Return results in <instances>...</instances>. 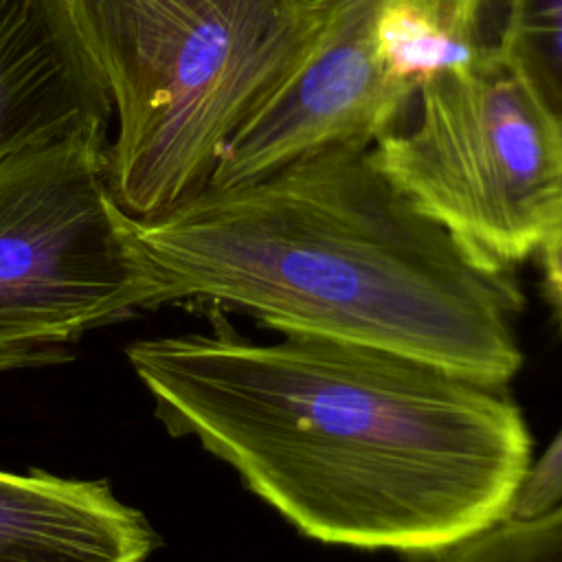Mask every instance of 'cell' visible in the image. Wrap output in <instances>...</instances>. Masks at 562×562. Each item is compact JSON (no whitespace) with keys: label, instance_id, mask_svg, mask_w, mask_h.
<instances>
[{"label":"cell","instance_id":"6da1fadb","mask_svg":"<svg viewBox=\"0 0 562 562\" xmlns=\"http://www.w3.org/2000/svg\"><path fill=\"white\" fill-rule=\"evenodd\" d=\"M138 340L125 356L176 437H195L299 533L432 555L503 518L531 465L505 386L397 351L283 334Z\"/></svg>","mask_w":562,"mask_h":562},{"label":"cell","instance_id":"7a4b0ae2","mask_svg":"<svg viewBox=\"0 0 562 562\" xmlns=\"http://www.w3.org/2000/svg\"><path fill=\"white\" fill-rule=\"evenodd\" d=\"M158 305L204 301L505 386L522 364L509 272L479 263L371 162L327 149L134 220Z\"/></svg>","mask_w":562,"mask_h":562},{"label":"cell","instance_id":"3957f363","mask_svg":"<svg viewBox=\"0 0 562 562\" xmlns=\"http://www.w3.org/2000/svg\"><path fill=\"white\" fill-rule=\"evenodd\" d=\"M116 114L108 178L134 220L200 193L294 66L325 0H61Z\"/></svg>","mask_w":562,"mask_h":562},{"label":"cell","instance_id":"277c9868","mask_svg":"<svg viewBox=\"0 0 562 562\" xmlns=\"http://www.w3.org/2000/svg\"><path fill=\"white\" fill-rule=\"evenodd\" d=\"M413 103L369 158L417 211L496 272L562 237V136L490 42Z\"/></svg>","mask_w":562,"mask_h":562},{"label":"cell","instance_id":"5b68a950","mask_svg":"<svg viewBox=\"0 0 562 562\" xmlns=\"http://www.w3.org/2000/svg\"><path fill=\"white\" fill-rule=\"evenodd\" d=\"M108 145L86 136L0 162V373L57 362L86 331L158 307Z\"/></svg>","mask_w":562,"mask_h":562},{"label":"cell","instance_id":"8992f818","mask_svg":"<svg viewBox=\"0 0 562 562\" xmlns=\"http://www.w3.org/2000/svg\"><path fill=\"white\" fill-rule=\"evenodd\" d=\"M378 0H325L307 46L228 140L206 187H228L327 149H371L415 92L386 66Z\"/></svg>","mask_w":562,"mask_h":562},{"label":"cell","instance_id":"52a82bcc","mask_svg":"<svg viewBox=\"0 0 562 562\" xmlns=\"http://www.w3.org/2000/svg\"><path fill=\"white\" fill-rule=\"evenodd\" d=\"M108 88L61 0H0V162L31 147L108 136Z\"/></svg>","mask_w":562,"mask_h":562},{"label":"cell","instance_id":"ba28073f","mask_svg":"<svg viewBox=\"0 0 562 562\" xmlns=\"http://www.w3.org/2000/svg\"><path fill=\"white\" fill-rule=\"evenodd\" d=\"M156 544L105 481L0 470V562H145Z\"/></svg>","mask_w":562,"mask_h":562},{"label":"cell","instance_id":"9c48e42d","mask_svg":"<svg viewBox=\"0 0 562 562\" xmlns=\"http://www.w3.org/2000/svg\"><path fill=\"white\" fill-rule=\"evenodd\" d=\"M492 0H378L375 35L389 70L417 90L485 46Z\"/></svg>","mask_w":562,"mask_h":562},{"label":"cell","instance_id":"30bf717a","mask_svg":"<svg viewBox=\"0 0 562 562\" xmlns=\"http://www.w3.org/2000/svg\"><path fill=\"white\" fill-rule=\"evenodd\" d=\"M490 44L562 136V0H501Z\"/></svg>","mask_w":562,"mask_h":562},{"label":"cell","instance_id":"8fae6325","mask_svg":"<svg viewBox=\"0 0 562 562\" xmlns=\"http://www.w3.org/2000/svg\"><path fill=\"white\" fill-rule=\"evenodd\" d=\"M428 562H562V503L525 518L505 514Z\"/></svg>","mask_w":562,"mask_h":562},{"label":"cell","instance_id":"7c38bea8","mask_svg":"<svg viewBox=\"0 0 562 562\" xmlns=\"http://www.w3.org/2000/svg\"><path fill=\"white\" fill-rule=\"evenodd\" d=\"M540 255L544 272V296L553 310L558 327L562 329V237L547 244Z\"/></svg>","mask_w":562,"mask_h":562}]
</instances>
